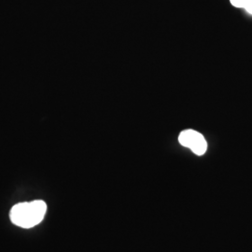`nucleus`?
Wrapping results in <instances>:
<instances>
[{
  "label": "nucleus",
  "mask_w": 252,
  "mask_h": 252,
  "mask_svg": "<svg viewBox=\"0 0 252 252\" xmlns=\"http://www.w3.org/2000/svg\"><path fill=\"white\" fill-rule=\"evenodd\" d=\"M45 202L36 200L31 203H21L12 207L10 220L13 224L23 228H32L40 223L45 216Z\"/></svg>",
  "instance_id": "obj_1"
},
{
  "label": "nucleus",
  "mask_w": 252,
  "mask_h": 252,
  "mask_svg": "<svg viewBox=\"0 0 252 252\" xmlns=\"http://www.w3.org/2000/svg\"><path fill=\"white\" fill-rule=\"evenodd\" d=\"M179 142L182 146L189 148L196 155H203L207 152V143L202 134L197 131L188 129L184 130L179 135Z\"/></svg>",
  "instance_id": "obj_2"
},
{
  "label": "nucleus",
  "mask_w": 252,
  "mask_h": 252,
  "mask_svg": "<svg viewBox=\"0 0 252 252\" xmlns=\"http://www.w3.org/2000/svg\"><path fill=\"white\" fill-rule=\"evenodd\" d=\"M232 5L236 8H244V0H230Z\"/></svg>",
  "instance_id": "obj_3"
}]
</instances>
